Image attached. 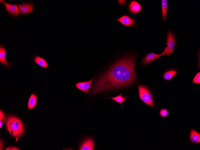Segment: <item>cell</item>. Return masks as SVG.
Masks as SVG:
<instances>
[{
  "mask_svg": "<svg viewBox=\"0 0 200 150\" xmlns=\"http://www.w3.org/2000/svg\"><path fill=\"white\" fill-rule=\"evenodd\" d=\"M136 58L131 55L119 60L94 83L91 94L129 85L136 79Z\"/></svg>",
  "mask_w": 200,
  "mask_h": 150,
  "instance_id": "cell-1",
  "label": "cell"
},
{
  "mask_svg": "<svg viewBox=\"0 0 200 150\" xmlns=\"http://www.w3.org/2000/svg\"><path fill=\"white\" fill-rule=\"evenodd\" d=\"M6 125L9 133L14 137H19L24 132L23 123L19 118L14 116L10 115L8 116Z\"/></svg>",
  "mask_w": 200,
  "mask_h": 150,
  "instance_id": "cell-2",
  "label": "cell"
},
{
  "mask_svg": "<svg viewBox=\"0 0 200 150\" xmlns=\"http://www.w3.org/2000/svg\"><path fill=\"white\" fill-rule=\"evenodd\" d=\"M139 97L147 105L153 107L154 105L151 94L147 87L142 84L138 86Z\"/></svg>",
  "mask_w": 200,
  "mask_h": 150,
  "instance_id": "cell-3",
  "label": "cell"
},
{
  "mask_svg": "<svg viewBox=\"0 0 200 150\" xmlns=\"http://www.w3.org/2000/svg\"><path fill=\"white\" fill-rule=\"evenodd\" d=\"M176 44L175 36L171 31H169L167 35V44L164 50L161 53L163 55H168L173 52Z\"/></svg>",
  "mask_w": 200,
  "mask_h": 150,
  "instance_id": "cell-4",
  "label": "cell"
},
{
  "mask_svg": "<svg viewBox=\"0 0 200 150\" xmlns=\"http://www.w3.org/2000/svg\"><path fill=\"white\" fill-rule=\"evenodd\" d=\"M162 55L161 53L157 54L154 52L150 53L143 57L142 62V64L144 65H147Z\"/></svg>",
  "mask_w": 200,
  "mask_h": 150,
  "instance_id": "cell-5",
  "label": "cell"
},
{
  "mask_svg": "<svg viewBox=\"0 0 200 150\" xmlns=\"http://www.w3.org/2000/svg\"><path fill=\"white\" fill-rule=\"evenodd\" d=\"M95 148L94 143L92 138H87L81 143L80 148V150H93Z\"/></svg>",
  "mask_w": 200,
  "mask_h": 150,
  "instance_id": "cell-6",
  "label": "cell"
},
{
  "mask_svg": "<svg viewBox=\"0 0 200 150\" xmlns=\"http://www.w3.org/2000/svg\"><path fill=\"white\" fill-rule=\"evenodd\" d=\"M142 8V5L135 0L131 1L128 5L129 10L133 14L139 13L141 11Z\"/></svg>",
  "mask_w": 200,
  "mask_h": 150,
  "instance_id": "cell-7",
  "label": "cell"
},
{
  "mask_svg": "<svg viewBox=\"0 0 200 150\" xmlns=\"http://www.w3.org/2000/svg\"><path fill=\"white\" fill-rule=\"evenodd\" d=\"M115 20L119 21L122 25L127 27L131 26L134 25L135 23L134 19L126 15H124Z\"/></svg>",
  "mask_w": 200,
  "mask_h": 150,
  "instance_id": "cell-8",
  "label": "cell"
},
{
  "mask_svg": "<svg viewBox=\"0 0 200 150\" xmlns=\"http://www.w3.org/2000/svg\"><path fill=\"white\" fill-rule=\"evenodd\" d=\"M4 5L6 10L11 15L16 16L19 15L18 6L17 5L6 3Z\"/></svg>",
  "mask_w": 200,
  "mask_h": 150,
  "instance_id": "cell-9",
  "label": "cell"
},
{
  "mask_svg": "<svg viewBox=\"0 0 200 150\" xmlns=\"http://www.w3.org/2000/svg\"><path fill=\"white\" fill-rule=\"evenodd\" d=\"M19 9L21 14H25L32 12L33 10V7L31 4L25 3L19 4Z\"/></svg>",
  "mask_w": 200,
  "mask_h": 150,
  "instance_id": "cell-10",
  "label": "cell"
},
{
  "mask_svg": "<svg viewBox=\"0 0 200 150\" xmlns=\"http://www.w3.org/2000/svg\"><path fill=\"white\" fill-rule=\"evenodd\" d=\"M189 139L193 143H200V134L195 130L191 129Z\"/></svg>",
  "mask_w": 200,
  "mask_h": 150,
  "instance_id": "cell-11",
  "label": "cell"
},
{
  "mask_svg": "<svg viewBox=\"0 0 200 150\" xmlns=\"http://www.w3.org/2000/svg\"><path fill=\"white\" fill-rule=\"evenodd\" d=\"M6 50L3 44L0 46V62L8 68L10 67V64L5 59Z\"/></svg>",
  "mask_w": 200,
  "mask_h": 150,
  "instance_id": "cell-12",
  "label": "cell"
},
{
  "mask_svg": "<svg viewBox=\"0 0 200 150\" xmlns=\"http://www.w3.org/2000/svg\"><path fill=\"white\" fill-rule=\"evenodd\" d=\"M34 60L36 64L42 67L47 68L48 65V63L44 58L39 56H35Z\"/></svg>",
  "mask_w": 200,
  "mask_h": 150,
  "instance_id": "cell-13",
  "label": "cell"
},
{
  "mask_svg": "<svg viewBox=\"0 0 200 150\" xmlns=\"http://www.w3.org/2000/svg\"><path fill=\"white\" fill-rule=\"evenodd\" d=\"M37 103V98L36 95L34 93H32L29 99L28 108L29 109L34 108L36 106Z\"/></svg>",
  "mask_w": 200,
  "mask_h": 150,
  "instance_id": "cell-14",
  "label": "cell"
},
{
  "mask_svg": "<svg viewBox=\"0 0 200 150\" xmlns=\"http://www.w3.org/2000/svg\"><path fill=\"white\" fill-rule=\"evenodd\" d=\"M161 5L162 11V17L163 20H165L166 17L167 9V1L166 0H162L161 1Z\"/></svg>",
  "mask_w": 200,
  "mask_h": 150,
  "instance_id": "cell-15",
  "label": "cell"
},
{
  "mask_svg": "<svg viewBox=\"0 0 200 150\" xmlns=\"http://www.w3.org/2000/svg\"><path fill=\"white\" fill-rule=\"evenodd\" d=\"M178 72L174 70H169L166 72L163 75V79L166 80H169Z\"/></svg>",
  "mask_w": 200,
  "mask_h": 150,
  "instance_id": "cell-16",
  "label": "cell"
},
{
  "mask_svg": "<svg viewBox=\"0 0 200 150\" xmlns=\"http://www.w3.org/2000/svg\"><path fill=\"white\" fill-rule=\"evenodd\" d=\"M122 93H121L119 96L113 97L105 98L111 99L114 100L116 102L119 103L121 104V107L122 108V103L126 101V100L128 99V98L126 96H122Z\"/></svg>",
  "mask_w": 200,
  "mask_h": 150,
  "instance_id": "cell-17",
  "label": "cell"
},
{
  "mask_svg": "<svg viewBox=\"0 0 200 150\" xmlns=\"http://www.w3.org/2000/svg\"><path fill=\"white\" fill-rule=\"evenodd\" d=\"M93 79V78L90 80L85 82L84 87L82 90L83 92L85 94H87L88 93L90 88Z\"/></svg>",
  "mask_w": 200,
  "mask_h": 150,
  "instance_id": "cell-18",
  "label": "cell"
},
{
  "mask_svg": "<svg viewBox=\"0 0 200 150\" xmlns=\"http://www.w3.org/2000/svg\"><path fill=\"white\" fill-rule=\"evenodd\" d=\"M5 118L4 113L0 110V128L5 123Z\"/></svg>",
  "mask_w": 200,
  "mask_h": 150,
  "instance_id": "cell-19",
  "label": "cell"
},
{
  "mask_svg": "<svg viewBox=\"0 0 200 150\" xmlns=\"http://www.w3.org/2000/svg\"><path fill=\"white\" fill-rule=\"evenodd\" d=\"M168 111L165 108H162L160 111V115L163 117H166L168 115Z\"/></svg>",
  "mask_w": 200,
  "mask_h": 150,
  "instance_id": "cell-20",
  "label": "cell"
},
{
  "mask_svg": "<svg viewBox=\"0 0 200 150\" xmlns=\"http://www.w3.org/2000/svg\"><path fill=\"white\" fill-rule=\"evenodd\" d=\"M192 83L196 84L200 83V72H198L193 78L192 82Z\"/></svg>",
  "mask_w": 200,
  "mask_h": 150,
  "instance_id": "cell-21",
  "label": "cell"
},
{
  "mask_svg": "<svg viewBox=\"0 0 200 150\" xmlns=\"http://www.w3.org/2000/svg\"><path fill=\"white\" fill-rule=\"evenodd\" d=\"M85 83V82L77 83L75 84V87L77 89L82 91L84 87Z\"/></svg>",
  "mask_w": 200,
  "mask_h": 150,
  "instance_id": "cell-22",
  "label": "cell"
},
{
  "mask_svg": "<svg viewBox=\"0 0 200 150\" xmlns=\"http://www.w3.org/2000/svg\"><path fill=\"white\" fill-rule=\"evenodd\" d=\"M5 150H19L20 149L15 146H11L8 147Z\"/></svg>",
  "mask_w": 200,
  "mask_h": 150,
  "instance_id": "cell-23",
  "label": "cell"
}]
</instances>
